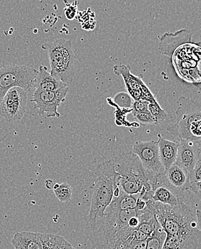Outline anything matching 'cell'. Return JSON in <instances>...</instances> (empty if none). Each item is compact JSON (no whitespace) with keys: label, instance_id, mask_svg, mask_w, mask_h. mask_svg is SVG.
<instances>
[{"label":"cell","instance_id":"29","mask_svg":"<svg viewBox=\"0 0 201 249\" xmlns=\"http://www.w3.org/2000/svg\"><path fill=\"white\" fill-rule=\"evenodd\" d=\"M139 219L138 216L133 217L130 218L128 221V226H130L131 229H137L139 227Z\"/></svg>","mask_w":201,"mask_h":249},{"label":"cell","instance_id":"2","mask_svg":"<svg viewBox=\"0 0 201 249\" xmlns=\"http://www.w3.org/2000/svg\"><path fill=\"white\" fill-rule=\"evenodd\" d=\"M160 226L166 233L163 249H201V231L192 211L172 215Z\"/></svg>","mask_w":201,"mask_h":249},{"label":"cell","instance_id":"22","mask_svg":"<svg viewBox=\"0 0 201 249\" xmlns=\"http://www.w3.org/2000/svg\"><path fill=\"white\" fill-rule=\"evenodd\" d=\"M136 120L143 125L155 124V119L152 117L149 111L148 112L139 113V114H133Z\"/></svg>","mask_w":201,"mask_h":249},{"label":"cell","instance_id":"23","mask_svg":"<svg viewBox=\"0 0 201 249\" xmlns=\"http://www.w3.org/2000/svg\"><path fill=\"white\" fill-rule=\"evenodd\" d=\"M190 182H199L201 181V153L199 160L196 162L193 171L188 176Z\"/></svg>","mask_w":201,"mask_h":249},{"label":"cell","instance_id":"10","mask_svg":"<svg viewBox=\"0 0 201 249\" xmlns=\"http://www.w3.org/2000/svg\"><path fill=\"white\" fill-rule=\"evenodd\" d=\"M131 69L128 65H116L113 67L115 75H121L124 81L127 93L134 101H145L150 104H158L141 77L131 73Z\"/></svg>","mask_w":201,"mask_h":249},{"label":"cell","instance_id":"3","mask_svg":"<svg viewBox=\"0 0 201 249\" xmlns=\"http://www.w3.org/2000/svg\"><path fill=\"white\" fill-rule=\"evenodd\" d=\"M115 165L117 185L126 194L142 197L152 191L149 176L134 154H126L115 162Z\"/></svg>","mask_w":201,"mask_h":249},{"label":"cell","instance_id":"8","mask_svg":"<svg viewBox=\"0 0 201 249\" xmlns=\"http://www.w3.org/2000/svg\"><path fill=\"white\" fill-rule=\"evenodd\" d=\"M68 90V87L56 91H45L35 89L31 102L34 103V108L39 115L46 118L60 117L61 114L58 111V107L66 100Z\"/></svg>","mask_w":201,"mask_h":249},{"label":"cell","instance_id":"5","mask_svg":"<svg viewBox=\"0 0 201 249\" xmlns=\"http://www.w3.org/2000/svg\"><path fill=\"white\" fill-rule=\"evenodd\" d=\"M47 51L50 71L54 78L68 87L75 75V55L70 40L59 38L42 45Z\"/></svg>","mask_w":201,"mask_h":249},{"label":"cell","instance_id":"30","mask_svg":"<svg viewBox=\"0 0 201 249\" xmlns=\"http://www.w3.org/2000/svg\"><path fill=\"white\" fill-rule=\"evenodd\" d=\"M196 219H197V227L201 231V211L198 209L196 212Z\"/></svg>","mask_w":201,"mask_h":249},{"label":"cell","instance_id":"31","mask_svg":"<svg viewBox=\"0 0 201 249\" xmlns=\"http://www.w3.org/2000/svg\"><path fill=\"white\" fill-rule=\"evenodd\" d=\"M55 183V182H54L53 181L51 180V179H47L46 182V188H47V189L52 190Z\"/></svg>","mask_w":201,"mask_h":249},{"label":"cell","instance_id":"26","mask_svg":"<svg viewBox=\"0 0 201 249\" xmlns=\"http://www.w3.org/2000/svg\"><path fill=\"white\" fill-rule=\"evenodd\" d=\"M187 191L193 192L195 196L201 200V181L190 182Z\"/></svg>","mask_w":201,"mask_h":249},{"label":"cell","instance_id":"1","mask_svg":"<svg viewBox=\"0 0 201 249\" xmlns=\"http://www.w3.org/2000/svg\"><path fill=\"white\" fill-rule=\"evenodd\" d=\"M117 187L115 162L108 160L98 164L94 171L91 208L86 218L87 226L91 231L104 215L106 208L113 199L114 190Z\"/></svg>","mask_w":201,"mask_h":249},{"label":"cell","instance_id":"28","mask_svg":"<svg viewBox=\"0 0 201 249\" xmlns=\"http://www.w3.org/2000/svg\"><path fill=\"white\" fill-rule=\"evenodd\" d=\"M147 202L143 199L139 197L137 202H136V209L137 211H142L146 208Z\"/></svg>","mask_w":201,"mask_h":249},{"label":"cell","instance_id":"17","mask_svg":"<svg viewBox=\"0 0 201 249\" xmlns=\"http://www.w3.org/2000/svg\"><path fill=\"white\" fill-rule=\"evenodd\" d=\"M166 238V233L157 222L155 231L147 240L146 249H163Z\"/></svg>","mask_w":201,"mask_h":249},{"label":"cell","instance_id":"21","mask_svg":"<svg viewBox=\"0 0 201 249\" xmlns=\"http://www.w3.org/2000/svg\"><path fill=\"white\" fill-rule=\"evenodd\" d=\"M42 245L43 249H57L58 248L59 235L41 233Z\"/></svg>","mask_w":201,"mask_h":249},{"label":"cell","instance_id":"27","mask_svg":"<svg viewBox=\"0 0 201 249\" xmlns=\"http://www.w3.org/2000/svg\"><path fill=\"white\" fill-rule=\"evenodd\" d=\"M57 249H76L62 236H59Z\"/></svg>","mask_w":201,"mask_h":249},{"label":"cell","instance_id":"34","mask_svg":"<svg viewBox=\"0 0 201 249\" xmlns=\"http://www.w3.org/2000/svg\"></svg>","mask_w":201,"mask_h":249},{"label":"cell","instance_id":"4","mask_svg":"<svg viewBox=\"0 0 201 249\" xmlns=\"http://www.w3.org/2000/svg\"><path fill=\"white\" fill-rule=\"evenodd\" d=\"M175 109L176 120L166 130L180 140L199 142L201 139V105L186 97H180Z\"/></svg>","mask_w":201,"mask_h":249},{"label":"cell","instance_id":"16","mask_svg":"<svg viewBox=\"0 0 201 249\" xmlns=\"http://www.w3.org/2000/svg\"><path fill=\"white\" fill-rule=\"evenodd\" d=\"M148 198L155 203L174 207L179 204L182 199L165 186H159L148 193Z\"/></svg>","mask_w":201,"mask_h":249},{"label":"cell","instance_id":"14","mask_svg":"<svg viewBox=\"0 0 201 249\" xmlns=\"http://www.w3.org/2000/svg\"><path fill=\"white\" fill-rule=\"evenodd\" d=\"M66 87L67 86L52 77L48 71L47 68L44 66L39 68L32 86L35 89L45 91H56Z\"/></svg>","mask_w":201,"mask_h":249},{"label":"cell","instance_id":"20","mask_svg":"<svg viewBox=\"0 0 201 249\" xmlns=\"http://www.w3.org/2000/svg\"><path fill=\"white\" fill-rule=\"evenodd\" d=\"M113 102L120 108L132 109L134 100L127 92H118L114 96Z\"/></svg>","mask_w":201,"mask_h":249},{"label":"cell","instance_id":"12","mask_svg":"<svg viewBox=\"0 0 201 249\" xmlns=\"http://www.w3.org/2000/svg\"><path fill=\"white\" fill-rule=\"evenodd\" d=\"M190 40L191 35L188 30L186 29L178 30L175 33H165L160 38L159 53L163 55L172 57L174 51L178 46L190 43Z\"/></svg>","mask_w":201,"mask_h":249},{"label":"cell","instance_id":"7","mask_svg":"<svg viewBox=\"0 0 201 249\" xmlns=\"http://www.w3.org/2000/svg\"><path fill=\"white\" fill-rule=\"evenodd\" d=\"M131 152L139 158L142 167L149 176L150 180L156 176L164 174V167L159 156L157 141L136 142Z\"/></svg>","mask_w":201,"mask_h":249},{"label":"cell","instance_id":"24","mask_svg":"<svg viewBox=\"0 0 201 249\" xmlns=\"http://www.w3.org/2000/svg\"><path fill=\"white\" fill-rule=\"evenodd\" d=\"M150 103L145 101H134L132 107V113L139 114V113L148 112V105Z\"/></svg>","mask_w":201,"mask_h":249},{"label":"cell","instance_id":"18","mask_svg":"<svg viewBox=\"0 0 201 249\" xmlns=\"http://www.w3.org/2000/svg\"><path fill=\"white\" fill-rule=\"evenodd\" d=\"M52 191L55 193V196L62 203L70 201L73 196V190L68 183L63 182L62 184L55 183Z\"/></svg>","mask_w":201,"mask_h":249},{"label":"cell","instance_id":"33","mask_svg":"<svg viewBox=\"0 0 201 249\" xmlns=\"http://www.w3.org/2000/svg\"><path fill=\"white\" fill-rule=\"evenodd\" d=\"M13 247H14L15 249H23L22 247H19V246L13 245Z\"/></svg>","mask_w":201,"mask_h":249},{"label":"cell","instance_id":"32","mask_svg":"<svg viewBox=\"0 0 201 249\" xmlns=\"http://www.w3.org/2000/svg\"><path fill=\"white\" fill-rule=\"evenodd\" d=\"M198 145H199V148H200L201 151V139L200 140H199V142H197Z\"/></svg>","mask_w":201,"mask_h":249},{"label":"cell","instance_id":"19","mask_svg":"<svg viewBox=\"0 0 201 249\" xmlns=\"http://www.w3.org/2000/svg\"><path fill=\"white\" fill-rule=\"evenodd\" d=\"M148 111L155 119V124L163 123L169 119V115L159 104H149Z\"/></svg>","mask_w":201,"mask_h":249},{"label":"cell","instance_id":"11","mask_svg":"<svg viewBox=\"0 0 201 249\" xmlns=\"http://www.w3.org/2000/svg\"><path fill=\"white\" fill-rule=\"evenodd\" d=\"M201 151L197 142L189 140H180L175 164L187 173H191L199 160Z\"/></svg>","mask_w":201,"mask_h":249},{"label":"cell","instance_id":"6","mask_svg":"<svg viewBox=\"0 0 201 249\" xmlns=\"http://www.w3.org/2000/svg\"><path fill=\"white\" fill-rule=\"evenodd\" d=\"M37 71L25 66L8 65L0 68V103L10 89L19 87L30 90Z\"/></svg>","mask_w":201,"mask_h":249},{"label":"cell","instance_id":"15","mask_svg":"<svg viewBox=\"0 0 201 249\" xmlns=\"http://www.w3.org/2000/svg\"><path fill=\"white\" fill-rule=\"evenodd\" d=\"M40 235L34 232H18L13 236L12 244L23 249H43Z\"/></svg>","mask_w":201,"mask_h":249},{"label":"cell","instance_id":"13","mask_svg":"<svg viewBox=\"0 0 201 249\" xmlns=\"http://www.w3.org/2000/svg\"><path fill=\"white\" fill-rule=\"evenodd\" d=\"M157 144L159 148V156L165 172L175 164L178 155L179 141L172 142L166 140L160 134H157Z\"/></svg>","mask_w":201,"mask_h":249},{"label":"cell","instance_id":"9","mask_svg":"<svg viewBox=\"0 0 201 249\" xmlns=\"http://www.w3.org/2000/svg\"><path fill=\"white\" fill-rule=\"evenodd\" d=\"M28 91L19 87L8 90L0 103V117L7 122L20 120L26 112Z\"/></svg>","mask_w":201,"mask_h":249},{"label":"cell","instance_id":"25","mask_svg":"<svg viewBox=\"0 0 201 249\" xmlns=\"http://www.w3.org/2000/svg\"><path fill=\"white\" fill-rule=\"evenodd\" d=\"M64 15H65L66 18L70 20L74 19L77 15V5H74L73 4H69L68 3H66Z\"/></svg>","mask_w":201,"mask_h":249}]
</instances>
